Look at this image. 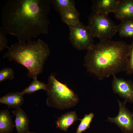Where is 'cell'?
<instances>
[{
    "mask_svg": "<svg viewBox=\"0 0 133 133\" xmlns=\"http://www.w3.org/2000/svg\"><path fill=\"white\" fill-rule=\"evenodd\" d=\"M49 0H9L2 9L0 31L28 42L49 34L50 11Z\"/></svg>",
    "mask_w": 133,
    "mask_h": 133,
    "instance_id": "6da1fadb",
    "label": "cell"
},
{
    "mask_svg": "<svg viewBox=\"0 0 133 133\" xmlns=\"http://www.w3.org/2000/svg\"><path fill=\"white\" fill-rule=\"evenodd\" d=\"M130 49V45L123 41H100L87 50L84 66L99 80L126 71Z\"/></svg>",
    "mask_w": 133,
    "mask_h": 133,
    "instance_id": "7a4b0ae2",
    "label": "cell"
},
{
    "mask_svg": "<svg viewBox=\"0 0 133 133\" xmlns=\"http://www.w3.org/2000/svg\"><path fill=\"white\" fill-rule=\"evenodd\" d=\"M3 57L25 67L27 75L33 80L42 72L44 65L50 54L49 45L42 40L18 42L7 48Z\"/></svg>",
    "mask_w": 133,
    "mask_h": 133,
    "instance_id": "3957f363",
    "label": "cell"
},
{
    "mask_svg": "<svg viewBox=\"0 0 133 133\" xmlns=\"http://www.w3.org/2000/svg\"><path fill=\"white\" fill-rule=\"evenodd\" d=\"M46 91V102L49 107L61 110L75 106L79 99L76 94L64 83L58 81L53 74L49 76Z\"/></svg>",
    "mask_w": 133,
    "mask_h": 133,
    "instance_id": "277c9868",
    "label": "cell"
},
{
    "mask_svg": "<svg viewBox=\"0 0 133 133\" xmlns=\"http://www.w3.org/2000/svg\"><path fill=\"white\" fill-rule=\"evenodd\" d=\"M87 26L94 37L100 41L111 40L118 33V25L108 15L92 12L88 17Z\"/></svg>",
    "mask_w": 133,
    "mask_h": 133,
    "instance_id": "5b68a950",
    "label": "cell"
},
{
    "mask_svg": "<svg viewBox=\"0 0 133 133\" xmlns=\"http://www.w3.org/2000/svg\"><path fill=\"white\" fill-rule=\"evenodd\" d=\"M68 27L69 30V39L76 49L87 50L94 44V37L87 26L80 22L76 26Z\"/></svg>",
    "mask_w": 133,
    "mask_h": 133,
    "instance_id": "8992f818",
    "label": "cell"
},
{
    "mask_svg": "<svg viewBox=\"0 0 133 133\" xmlns=\"http://www.w3.org/2000/svg\"><path fill=\"white\" fill-rule=\"evenodd\" d=\"M117 101L119 107L117 115L114 117H108L106 121L115 123L125 133H133V113L126 108L125 101Z\"/></svg>",
    "mask_w": 133,
    "mask_h": 133,
    "instance_id": "52a82bcc",
    "label": "cell"
},
{
    "mask_svg": "<svg viewBox=\"0 0 133 133\" xmlns=\"http://www.w3.org/2000/svg\"><path fill=\"white\" fill-rule=\"evenodd\" d=\"M113 76L112 87L114 92L124 99L126 102L133 103V82Z\"/></svg>",
    "mask_w": 133,
    "mask_h": 133,
    "instance_id": "ba28073f",
    "label": "cell"
},
{
    "mask_svg": "<svg viewBox=\"0 0 133 133\" xmlns=\"http://www.w3.org/2000/svg\"><path fill=\"white\" fill-rule=\"evenodd\" d=\"M113 13L121 22L133 20V0H119Z\"/></svg>",
    "mask_w": 133,
    "mask_h": 133,
    "instance_id": "9c48e42d",
    "label": "cell"
},
{
    "mask_svg": "<svg viewBox=\"0 0 133 133\" xmlns=\"http://www.w3.org/2000/svg\"><path fill=\"white\" fill-rule=\"evenodd\" d=\"M119 0H93L92 1V12L108 15L114 12Z\"/></svg>",
    "mask_w": 133,
    "mask_h": 133,
    "instance_id": "30bf717a",
    "label": "cell"
},
{
    "mask_svg": "<svg viewBox=\"0 0 133 133\" xmlns=\"http://www.w3.org/2000/svg\"><path fill=\"white\" fill-rule=\"evenodd\" d=\"M59 14L62 21L68 26H76L80 22L79 13L75 7H63L61 9Z\"/></svg>",
    "mask_w": 133,
    "mask_h": 133,
    "instance_id": "8fae6325",
    "label": "cell"
},
{
    "mask_svg": "<svg viewBox=\"0 0 133 133\" xmlns=\"http://www.w3.org/2000/svg\"><path fill=\"white\" fill-rule=\"evenodd\" d=\"M15 116V127L17 133H29L30 120L25 112L20 107L12 111Z\"/></svg>",
    "mask_w": 133,
    "mask_h": 133,
    "instance_id": "7c38bea8",
    "label": "cell"
},
{
    "mask_svg": "<svg viewBox=\"0 0 133 133\" xmlns=\"http://www.w3.org/2000/svg\"><path fill=\"white\" fill-rule=\"evenodd\" d=\"M24 102L23 95L19 92L9 93L0 98V102L11 108H20Z\"/></svg>",
    "mask_w": 133,
    "mask_h": 133,
    "instance_id": "4fadbf2b",
    "label": "cell"
},
{
    "mask_svg": "<svg viewBox=\"0 0 133 133\" xmlns=\"http://www.w3.org/2000/svg\"><path fill=\"white\" fill-rule=\"evenodd\" d=\"M79 120L76 112L71 111L66 113L57 118L55 121L57 128L66 132L68 128Z\"/></svg>",
    "mask_w": 133,
    "mask_h": 133,
    "instance_id": "5bb4252c",
    "label": "cell"
},
{
    "mask_svg": "<svg viewBox=\"0 0 133 133\" xmlns=\"http://www.w3.org/2000/svg\"><path fill=\"white\" fill-rule=\"evenodd\" d=\"M12 116L7 110L0 111V133H10L15 127L12 120Z\"/></svg>",
    "mask_w": 133,
    "mask_h": 133,
    "instance_id": "9a60e30c",
    "label": "cell"
},
{
    "mask_svg": "<svg viewBox=\"0 0 133 133\" xmlns=\"http://www.w3.org/2000/svg\"><path fill=\"white\" fill-rule=\"evenodd\" d=\"M118 32L121 37L133 38V20L121 22L118 25Z\"/></svg>",
    "mask_w": 133,
    "mask_h": 133,
    "instance_id": "2e32d148",
    "label": "cell"
},
{
    "mask_svg": "<svg viewBox=\"0 0 133 133\" xmlns=\"http://www.w3.org/2000/svg\"><path fill=\"white\" fill-rule=\"evenodd\" d=\"M46 87V84L38 80L37 79L33 80L29 85L21 93L23 95L26 94H31L39 90L43 89L45 91Z\"/></svg>",
    "mask_w": 133,
    "mask_h": 133,
    "instance_id": "e0dca14e",
    "label": "cell"
},
{
    "mask_svg": "<svg viewBox=\"0 0 133 133\" xmlns=\"http://www.w3.org/2000/svg\"><path fill=\"white\" fill-rule=\"evenodd\" d=\"M94 116V113L91 112L85 114L82 119H79L81 122L75 133H82L89 128Z\"/></svg>",
    "mask_w": 133,
    "mask_h": 133,
    "instance_id": "ac0fdd59",
    "label": "cell"
},
{
    "mask_svg": "<svg viewBox=\"0 0 133 133\" xmlns=\"http://www.w3.org/2000/svg\"><path fill=\"white\" fill-rule=\"evenodd\" d=\"M54 10L59 14L61 9L66 6L75 7V1L74 0H49Z\"/></svg>",
    "mask_w": 133,
    "mask_h": 133,
    "instance_id": "d6986e66",
    "label": "cell"
},
{
    "mask_svg": "<svg viewBox=\"0 0 133 133\" xmlns=\"http://www.w3.org/2000/svg\"><path fill=\"white\" fill-rule=\"evenodd\" d=\"M15 72L12 68L4 67L0 71V83L7 80H11L14 78Z\"/></svg>",
    "mask_w": 133,
    "mask_h": 133,
    "instance_id": "ffe728a7",
    "label": "cell"
},
{
    "mask_svg": "<svg viewBox=\"0 0 133 133\" xmlns=\"http://www.w3.org/2000/svg\"><path fill=\"white\" fill-rule=\"evenodd\" d=\"M130 45L128 64L126 71L127 74L131 75H133V41Z\"/></svg>",
    "mask_w": 133,
    "mask_h": 133,
    "instance_id": "44dd1931",
    "label": "cell"
},
{
    "mask_svg": "<svg viewBox=\"0 0 133 133\" xmlns=\"http://www.w3.org/2000/svg\"><path fill=\"white\" fill-rule=\"evenodd\" d=\"M7 39L5 35L0 31V51L3 50L5 48L8 47L7 46Z\"/></svg>",
    "mask_w": 133,
    "mask_h": 133,
    "instance_id": "7402d4cb",
    "label": "cell"
},
{
    "mask_svg": "<svg viewBox=\"0 0 133 133\" xmlns=\"http://www.w3.org/2000/svg\"><path fill=\"white\" fill-rule=\"evenodd\" d=\"M29 133H39L35 132H30Z\"/></svg>",
    "mask_w": 133,
    "mask_h": 133,
    "instance_id": "603a6c76",
    "label": "cell"
}]
</instances>
